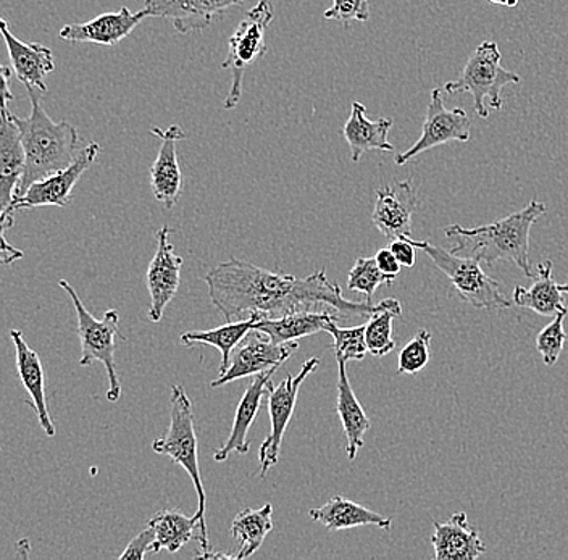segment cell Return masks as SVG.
I'll return each mask as SVG.
<instances>
[{"label": "cell", "mask_w": 568, "mask_h": 560, "mask_svg": "<svg viewBox=\"0 0 568 560\" xmlns=\"http://www.w3.org/2000/svg\"><path fill=\"white\" fill-rule=\"evenodd\" d=\"M272 21V0H258L230 38L229 54L222 63V69L231 72V88L223 104L226 110L237 108L243 95L244 73L252 63L266 54L265 34Z\"/></svg>", "instance_id": "ba28073f"}, {"label": "cell", "mask_w": 568, "mask_h": 560, "mask_svg": "<svg viewBox=\"0 0 568 560\" xmlns=\"http://www.w3.org/2000/svg\"><path fill=\"white\" fill-rule=\"evenodd\" d=\"M149 527L154 528L155 531L154 552L169 551L175 554L193 540L199 520L195 516H184L180 510L163 509L149 520Z\"/></svg>", "instance_id": "f546056e"}, {"label": "cell", "mask_w": 568, "mask_h": 560, "mask_svg": "<svg viewBox=\"0 0 568 560\" xmlns=\"http://www.w3.org/2000/svg\"><path fill=\"white\" fill-rule=\"evenodd\" d=\"M336 310H304L294 312V314L284 315L280 318H264L258 320L254 329L265 333L272 338V342L283 344L300 342L305 336L315 335V333L326 332L332 322L343 320Z\"/></svg>", "instance_id": "d4e9b609"}, {"label": "cell", "mask_w": 568, "mask_h": 560, "mask_svg": "<svg viewBox=\"0 0 568 560\" xmlns=\"http://www.w3.org/2000/svg\"><path fill=\"white\" fill-rule=\"evenodd\" d=\"M145 19H149L145 9L133 13L122 7L119 12L102 13L87 23L67 24L60 30V39L73 44L88 42L95 45H115L130 37Z\"/></svg>", "instance_id": "e0dca14e"}, {"label": "cell", "mask_w": 568, "mask_h": 560, "mask_svg": "<svg viewBox=\"0 0 568 560\" xmlns=\"http://www.w3.org/2000/svg\"><path fill=\"white\" fill-rule=\"evenodd\" d=\"M258 320H264L262 315L252 314L244 320L229 322V324L220 326V328L209 329V332L184 333L181 335L180 342L183 346H194V344H209L216 347L222 354V365H220V375L229 370L231 354L236 349L237 344L246 338L251 329L255 328Z\"/></svg>", "instance_id": "83f0119b"}, {"label": "cell", "mask_w": 568, "mask_h": 560, "mask_svg": "<svg viewBox=\"0 0 568 560\" xmlns=\"http://www.w3.org/2000/svg\"><path fill=\"white\" fill-rule=\"evenodd\" d=\"M318 365V357H312V359L304 362L300 374L287 375L286 380L280 383L278 386H273V381L270 383L268 414L272 430H270L261 448V478H265L270 469L278 464L283 436L286 434L287 425H290L294 409H296L302 383L317 370Z\"/></svg>", "instance_id": "30bf717a"}, {"label": "cell", "mask_w": 568, "mask_h": 560, "mask_svg": "<svg viewBox=\"0 0 568 560\" xmlns=\"http://www.w3.org/2000/svg\"><path fill=\"white\" fill-rule=\"evenodd\" d=\"M500 59L503 54L496 42H481L468 57L460 77L456 81L446 83L444 91L449 94L468 92L474 99L475 112L479 119H488L489 109L486 108L485 101H488L493 110H500L504 105V88L507 84L521 83L520 74L504 69L500 65Z\"/></svg>", "instance_id": "5b68a950"}, {"label": "cell", "mask_w": 568, "mask_h": 560, "mask_svg": "<svg viewBox=\"0 0 568 560\" xmlns=\"http://www.w3.org/2000/svg\"><path fill=\"white\" fill-rule=\"evenodd\" d=\"M393 278L379 271L375 257H358L353 271L349 272L347 288L354 293L364 294L367 297V303H372L373 294L378 291L379 286H389L393 285Z\"/></svg>", "instance_id": "1f68e13d"}, {"label": "cell", "mask_w": 568, "mask_h": 560, "mask_svg": "<svg viewBox=\"0 0 568 560\" xmlns=\"http://www.w3.org/2000/svg\"><path fill=\"white\" fill-rule=\"evenodd\" d=\"M559 289L562 291L564 294H568V282L564 283V285H559Z\"/></svg>", "instance_id": "7bdbcfd3"}, {"label": "cell", "mask_w": 568, "mask_h": 560, "mask_svg": "<svg viewBox=\"0 0 568 560\" xmlns=\"http://www.w3.org/2000/svg\"><path fill=\"white\" fill-rule=\"evenodd\" d=\"M323 19L341 21L346 27L353 21H367L371 19V3L368 0H333Z\"/></svg>", "instance_id": "d590c367"}, {"label": "cell", "mask_w": 568, "mask_h": 560, "mask_svg": "<svg viewBox=\"0 0 568 560\" xmlns=\"http://www.w3.org/2000/svg\"><path fill=\"white\" fill-rule=\"evenodd\" d=\"M394 122L389 119L368 120L367 108L353 102L351 116L343 128V136L351 149V159L357 163L367 151H394L388 134Z\"/></svg>", "instance_id": "603a6c76"}, {"label": "cell", "mask_w": 568, "mask_h": 560, "mask_svg": "<svg viewBox=\"0 0 568 560\" xmlns=\"http://www.w3.org/2000/svg\"><path fill=\"white\" fill-rule=\"evenodd\" d=\"M407 240L432 258L435 267L447 276L465 303L488 310L513 307L514 303H509L500 293L499 283L486 275L477 258L454 254L453 251L442 250L428 241L412 240L410 236Z\"/></svg>", "instance_id": "52a82bcc"}, {"label": "cell", "mask_w": 568, "mask_h": 560, "mask_svg": "<svg viewBox=\"0 0 568 560\" xmlns=\"http://www.w3.org/2000/svg\"><path fill=\"white\" fill-rule=\"evenodd\" d=\"M471 123L464 109H446L442 90L432 91V101L426 109L422 136L417 143L408 147L406 152L396 155V165H407L426 151L438 145L453 143H467L470 141Z\"/></svg>", "instance_id": "7c38bea8"}, {"label": "cell", "mask_w": 568, "mask_h": 560, "mask_svg": "<svg viewBox=\"0 0 568 560\" xmlns=\"http://www.w3.org/2000/svg\"><path fill=\"white\" fill-rule=\"evenodd\" d=\"M7 230H2L0 235H2V262L6 265L13 264V262L18 261V258H23V253L17 247L10 246L9 241L6 237Z\"/></svg>", "instance_id": "ab89813d"}, {"label": "cell", "mask_w": 568, "mask_h": 560, "mask_svg": "<svg viewBox=\"0 0 568 560\" xmlns=\"http://www.w3.org/2000/svg\"><path fill=\"white\" fill-rule=\"evenodd\" d=\"M375 261L379 271L393 279H396V276L400 273V268H403V265L399 264V261H397L396 255L393 254L389 247L379 250L375 255Z\"/></svg>", "instance_id": "f35d334b"}, {"label": "cell", "mask_w": 568, "mask_h": 560, "mask_svg": "<svg viewBox=\"0 0 568 560\" xmlns=\"http://www.w3.org/2000/svg\"><path fill=\"white\" fill-rule=\"evenodd\" d=\"M568 308L559 312L554 320L539 332L538 338H536V349L541 354L542 364L546 367L556 365L560 354H562L564 346H566L567 335L564 332V320H566Z\"/></svg>", "instance_id": "e575fe53"}, {"label": "cell", "mask_w": 568, "mask_h": 560, "mask_svg": "<svg viewBox=\"0 0 568 560\" xmlns=\"http://www.w3.org/2000/svg\"><path fill=\"white\" fill-rule=\"evenodd\" d=\"M151 133L160 140L158 157L151 166V190L155 201L165 208H173L183 193V173L178 161L176 144L186 140L183 128L172 125L166 130L151 128Z\"/></svg>", "instance_id": "5bb4252c"}, {"label": "cell", "mask_w": 568, "mask_h": 560, "mask_svg": "<svg viewBox=\"0 0 568 560\" xmlns=\"http://www.w3.org/2000/svg\"><path fill=\"white\" fill-rule=\"evenodd\" d=\"M213 306L222 312L226 322H236L244 314L262 318H280L294 312L317 310L329 307L343 320L371 317L376 304L351 303L343 296L339 285L332 283L325 271L307 278L265 271L248 262H220L204 276Z\"/></svg>", "instance_id": "6da1fadb"}, {"label": "cell", "mask_w": 568, "mask_h": 560, "mask_svg": "<svg viewBox=\"0 0 568 560\" xmlns=\"http://www.w3.org/2000/svg\"><path fill=\"white\" fill-rule=\"evenodd\" d=\"M326 333L333 336V349L336 359L364 360L368 354L367 342H365V325L354 328H339L337 322H332Z\"/></svg>", "instance_id": "d6a6232c"}, {"label": "cell", "mask_w": 568, "mask_h": 560, "mask_svg": "<svg viewBox=\"0 0 568 560\" xmlns=\"http://www.w3.org/2000/svg\"><path fill=\"white\" fill-rule=\"evenodd\" d=\"M417 211V190L410 180L376 191L373 225L389 241L412 235V217Z\"/></svg>", "instance_id": "2e32d148"}, {"label": "cell", "mask_w": 568, "mask_h": 560, "mask_svg": "<svg viewBox=\"0 0 568 560\" xmlns=\"http://www.w3.org/2000/svg\"><path fill=\"white\" fill-rule=\"evenodd\" d=\"M389 250L403 267L412 268L417 262V247L407 240V236L390 241Z\"/></svg>", "instance_id": "74e56055"}, {"label": "cell", "mask_w": 568, "mask_h": 560, "mask_svg": "<svg viewBox=\"0 0 568 560\" xmlns=\"http://www.w3.org/2000/svg\"><path fill=\"white\" fill-rule=\"evenodd\" d=\"M489 2L495 6L509 7V9H515L518 6V0H489Z\"/></svg>", "instance_id": "b9f144b4"}, {"label": "cell", "mask_w": 568, "mask_h": 560, "mask_svg": "<svg viewBox=\"0 0 568 560\" xmlns=\"http://www.w3.org/2000/svg\"><path fill=\"white\" fill-rule=\"evenodd\" d=\"M400 315H403V306L394 297L376 304L375 310L365 324V342H367L368 354L375 357H385L396 349L393 322Z\"/></svg>", "instance_id": "4dcf8cb0"}, {"label": "cell", "mask_w": 568, "mask_h": 560, "mask_svg": "<svg viewBox=\"0 0 568 560\" xmlns=\"http://www.w3.org/2000/svg\"><path fill=\"white\" fill-rule=\"evenodd\" d=\"M546 205L532 200L527 207L509 217L497 220L477 228L450 225L444 235L454 244L453 253L474 257L481 264L495 265L499 261L514 262L525 276L532 278L530 264L531 226L546 214Z\"/></svg>", "instance_id": "7a4b0ae2"}, {"label": "cell", "mask_w": 568, "mask_h": 560, "mask_svg": "<svg viewBox=\"0 0 568 560\" xmlns=\"http://www.w3.org/2000/svg\"><path fill=\"white\" fill-rule=\"evenodd\" d=\"M552 261L541 262L538 265V276L530 288L515 286L513 303L515 306L528 308L541 317H556L559 312L566 310L564 293L552 278Z\"/></svg>", "instance_id": "4316f807"}, {"label": "cell", "mask_w": 568, "mask_h": 560, "mask_svg": "<svg viewBox=\"0 0 568 560\" xmlns=\"http://www.w3.org/2000/svg\"><path fill=\"white\" fill-rule=\"evenodd\" d=\"M101 152V145L91 143L81 149L74 162L67 169L51 173L44 179L34 181L21 196L12 202L9 208L2 214V230H9L13 226V214L20 211H30L38 207H67L71 202L74 186L84 175L92 163L98 159Z\"/></svg>", "instance_id": "9c48e42d"}, {"label": "cell", "mask_w": 568, "mask_h": 560, "mask_svg": "<svg viewBox=\"0 0 568 560\" xmlns=\"http://www.w3.org/2000/svg\"><path fill=\"white\" fill-rule=\"evenodd\" d=\"M173 230L162 226L158 232L159 246L154 258L149 264L148 282L149 296H151V308H149V320L159 324L165 314V308L176 296L181 282V268L183 258L175 254V247L170 243V235Z\"/></svg>", "instance_id": "4fadbf2b"}, {"label": "cell", "mask_w": 568, "mask_h": 560, "mask_svg": "<svg viewBox=\"0 0 568 560\" xmlns=\"http://www.w3.org/2000/svg\"><path fill=\"white\" fill-rule=\"evenodd\" d=\"M432 544L436 560H475L486 552V544L467 513L457 512L447 522H433Z\"/></svg>", "instance_id": "7402d4cb"}, {"label": "cell", "mask_w": 568, "mask_h": 560, "mask_svg": "<svg viewBox=\"0 0 568 560\" xmlns=\"http://www.w3.org/2000/svg\"><path fill=\"white\" fill-rule=\"evenodd\" d=\"M244 2L247 0H145L144 9L149 17L172 21L176 33L191 34L211 27L213 19Z\"/></svg>", "instance_id": "9a60e30c"}, {"label": "cell", "mask_w": 568, "mask_h": 560, "mask_svg": "<svg viewBox=\"0 0 568 560\" xmlns=\"http://www.w3.org/2000/svg\"><path fill=\"white\" fill-rule=\"evenodd\" d=\"M273 506L265 505L261 509H244L234 517L231 525V537L240 541L237 559L254 556L264 544L265 538L273 530Z\"/></svg>", "instance_id": "f1b7e54d"}, {"label": "cell", "mask_w": 568, "mask_h": 560, "mask_svg": "<svg viewBox=\"0 0 568 560\" xmlns=\"http://www.w3.org/2000/svg\"><path fill=\"white\" fill-rule=\"evenodd\" d=\"M429 359H432V333L428 329H420L400 350L397 375H417L428 365Z\"/></svg>", "instance_id": "836d02e7"}, {"label": "cell", "mask_w": 568, "mask_h": 560, "mask_svg": "<svg viewBox=\"0 0 568 560\" xmlns=\"http://www.w3.org/2000/svg\"><path fill=\"white\" fill-rule=\"evenodd\" d=\"M308 517L314 522L328 528L329 531L349 530V528L367 527V525L382 528V530H389L390 525H393V520L388 517L373 512L367 507L349 501L343 496H335L325 506L312 509Z\"/></svg>", "instance_id": "484cf974"}, {"label": "cell", "mask_w": 568, "mask_h": 560, "mask_svg": "<svg viewBox=\"0 0 568 560\" xmlns=\"http://www.w3.org/2000/svg\"><path fill=\"white\" fill-rule=\"evenodd\" d=\"M0 31L18 81L27 88L48 92L45 77L55 70L51 49L39 42L21 41L10 31L7 20H0Z\"/></svg>", "instance_id": "ac0fdd59"}, {"label": "cell", "mask_w": 568, "mask_h": 560, "mask_svg": "<svg viewBox=\"0 0 568 560\" xmlns=\"http://www.w3.org/2000/svg\"><path fill=\"white\" fill-rule=\"evenodd\" d=\"M278 368L264 371V374L254 375L251 383H248L246 393L237 404L236 417H234L233 428L225 445L213 454L215 462H225L231 454L236 452L241 456H246L251 451V442H248L247 435L261 410L262 399L268 395L270 383H272L273 375Z\"/></svg>", "instance_id": "d6986e66"}, {"label": "cell", "mask_w": 568, "mask_h": 560, "mask_svg": "<svg viewBox=\"0 0 568 560\" xmlns=\"http://www.w3.org/2000/svg\"><path fill=\"white\" fill-rule=\"evenodd\" d=\"M10 338H12L13 346H16L18 377H20L24 389L30 395V406L34 409L39 425H41L45 435L52 438V436H55V427H53L52 417L48 409V399H45V377L41 357L34 349H31L20 329H12Z\"/></svg>", "instance_id": "44dd1931"}, {"label": "cell", "mask_w": 568, "mask_h": 560, "mask_svg": "<svg viewBox=\"0 0 568 560\" xmlns=\"http://www.w3.org/2000/svg\"><path fill=\"white\" fill-rule=\"evenodd\" d=\"M300 349V342L278 344L258 329H251L233 350L229 370L212 381V388L280 368Z\"/></svg>", "instance_id": "8fae6325"}, {"label": "cell", "mask_w": 568, "mask_h": 560, "mask_svg": "<svg viewBox=\"0 0 568 560\" xmlns=\"http://www.w3.org/2000/svg\"><path fill=\"white\" fill-rule=\"evenodd\" d=\"M170 425L163 438L152 442V449L160 456L170 457L178 466L183 467L193 480L197 491L199 509L195 519L199 520L197 541L201 542L202 552L211 551L209 544L207 522H205V496L204 483H202L201 466H199L197 436L194 428L193 403L186 395L184 386H172V400H170Z\"/></svg>", "instance_id": "277c9868"}, {"label": "cell", "mask_w": 568, "mask_h": 560, "mask_svg": "<svg viewBox=\"0 0 568 560\" xmlns=\"http://www.w3.org/2000/svg\"><path fill=\"white\" fill-rule=\"evenodd\" d=\"M199 559H237V556L223 554V552L205 551L197 556Z\"/></svg>", "instance_id": "60d3db41"}, {"label": "cell", "mask_w": 568, "mask_h": 560, "mask_svg": "<svg viewBox=\"0 0 568 560\" xmlns=\"http://www.w3.org/2000/svg\"><path fill=\"white\" fill-rule=\"evenodd\" d=\"M27 155L20 130L13 122L9 105H2L0 122V207L2 214L16 201L18 187L23 179Z\"/></svg>", "instance_id": "ffe728a7"}, {"label": "cell", "mask_w": 568, "mask_h": 560, "mask_svg": "<svg viewBox=\"0 0 568 560\" xmlns=\"http://www.w3.org/2000/svg\"><path fill=\"white\" fill-rule=\"evenodd\" d=\"M30 94L31 113L27 119L13 115V122L20 130L23 141L27 166L23 179L18 187L17 197L21 196L34 181L44 179L51 173L67 169L80 154V134L69 122H53L42 109L34 88H27ZM16 197V200H17Z\"/></svg>", "instance_id": "3957f363"}, {"label": "cell", "mask_w": 568, "mask_h": 560, "mask_svg": "<svg viewBox=\"0 0 568 560\" xmlns=\"http://www.w3.org/2000/svg\"><path fill=\"white\" fill-rule=\"evenodd\" d=\"M154 544L155 531L154 528L148 525L144 531H141L136 538L130 541L123 554L120 556V560H142L149 552H154Z\"/></svg>", "instance_id": "8d00e7d4"}, {"label": "cell", "mask_w": 568, "mask_h": 560, "mask_svg": "<svg viewBox=\"0 0 568 560\" xmlns=\"http://www.w3.org/2000/svg\"><path fill=\"white\" fill-rule=\"evenodd\" d=\"M337 362V400L336 413L343 424L344 435H346L347 459L355 460L358 449L365 445L364 436L371 430V420L365 414L364 407L358 403L349 377H347L346 360Z\"/></svg>", "instance_id": "cb8c5ba5"}, {"label": "cell", "mask_w": 568, "mask_h": 560, "mask_svg": "<svg viewBox=\"0 0 568 560\" xmlns=\"http://www.w3.org/2000/svg\"><path fill=\"white\" fill-rule=\"evenodd\" d=\"M59 286L67 291L78 318V336L81 342V357L78 364L81 367L101 362L104 364L106 375H109V393L106 399L110 403H116L122 398V383L116 375L115 364V338L120 336L126 342V336L120 335V314L116 310H109L102 320L92 317L91 312L84 307L83 301L78 296L77 291L65 279H60Z\"/></svg>", "instance_id": "8992f818"}]
</instances>
